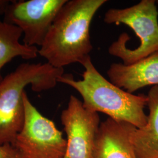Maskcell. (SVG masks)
Segmentation results:
<instances>
[{"instance_id":"6da1fadb","label":"cell","mask_w":158,"mask_h":158,"mask_svg":"<svg viewBox=\"0 0 158 158\" xmlns=\"http://www.w3.org/2000/svg\"><path fill=\"white\" fill-rule=\"evenodd\" d=\"M107 0H68L57 14L39 55L53 67L81 62L93 50L90 28L97 11Z\"/></svg>"},{"instance_id":"52a82bcc","label":"cell","mask_w":158,"mask_h":158,"mask_svg":"<svg viewBox=\"0 0 158 158\" xmlns=\"http://www.w3.org/2000/svg\"><path fill=\"white\" fill-rule=\"evenodd\" d=\"M60 119L67 135L63 158H91L101 124L98 113L86 109L83 102L72 95Z\"/></svg>"},{"instance_id":"8992f818","label":"cell","mask_w":158,"mask_h":158,"mask_svg":"<svg viewBox=\"0 0 158 158\" xmlns=\"http://www.w3.org/2000/svg\"><path fill=\"white\" fill-rule=\"evenodd\" d=\"M68 0H11L4 14V21L23 32V44L41 46L57 14Z\"/></svg>"},{"instance_id":"4fadbf2b","label":"cell","mask_w":158,"mask_h":158,"mask_svg":"<svg viewBox=\"0 0 158 158\" xmlns=\"http://www.w3.org/2000/svg\"><path fill=\"white\" fill-rule=\"evenodd\" d=\"M11 1V0H0V15H4L6 7Z\"/></svg>"},{"instance_id":"7a4b0ae2","label":"cell","mask_w":158,"mask_h":158,"mask_svg":"<svg viewBox=\"0 0 158 158\" xmlns=\"http://www.w3.org/2000/svg\"><path fill=\"white\" fill-rule=\"evenodd\" d=\"M84 68L83 79L75 80L71 74H63L58 79L73 88L81 95L86 109L107 115L116 121H124L136 128L144 127L148 115L144 108L148 96L135 95L121 89L104 77L93 64L90 56L80 63Z\"/></svg>"},{"instance_id":"9c48e42d","label":"cell","mask_w":158,"mask_h":158,"mask_svg":"<svg viewBox=\"0 0 158 158\" xmlns=\"http://www.w3.org/2000/svg\"><path fill=\"white\" fill-rule=\"evenodd\" d=\"M110 81L133 94L149 85H158V52L129 65L114 63L107 70Z\"/></svg>"},{"instance_id":"277c9868","label":"cell","mask_w":158,"mask_h":158,"mask_svg":"<svg viewBox=\"0 0 158 158\" xmlns=\"http://www.w3.org/2000/svg\"><path fill=\"white\" fill-rule=\"evenodd\" d=\"M158 11L155 0H142L135 6L123 9H110L104 21L108 24H124L132 29L140 40L135 49L127 47L130 40L125 33L108 48L109 53L120 58L125 65H129L158 52Z\"/></svg>"},{"instance_id":"3957f363","label":"cell","mask_w":158,"mask_h":158,"mask_svg":"<svg viewBox=\"0 0 158 158\" xmlns=\"http://www.w3.org/2000/svg\"><path fill=\"white\" fill-rule=\"evenodd\" d=\"M63 74V68L48 62L23 63L3 77L0 82V145H12L23 128L25 88L31 85L35 92L51 90Z\"/></svg>"},{"instance_id":"5b68a950","label":"cell","mask_w":158,"mask_h":158,"mask_svg":"<svg viewBox=\"0 0 158 158\" xmlns=\"http://www.w3.org/2000/svg\"><path fill=\"white\" fill-rule=\"evenodd\" d=\"M25 117L23 128L12 145L22 158H63L67 141L55 123L32 104L25 91Z\"/></svg>"},{"instance_id":"7c38bea8","label":"cell","mask_w":158,"mask_h":158,"mask_svg":"<svg viewBox=\"0 0 158 158\" xmlns=\"http://www.w3.org/2000/svg\"><path fill=\"white\" fill-rule=\"evenodd\" d=\"M0 158H22L17 149L10 143L0 145Z\"/></svg>"},{"instance_id":"8fae6325","label":"cell","mask_w":158,"mask_h":158,"mask_svg":"<svg viewBox=\"0 0 158 158\" xmlns=\"http://www.w3.org/2000/svg\"><path fill=\"white\" fill-rule=\"evenodd\" d=\"M22 30L17 26L0 21V82L3 77L1 70L17 57L25 60L36 58L39 55L36 46H29L19 42Z\"/></svg>"},{"instance_id":"ba28073f","label":"cell","mask_w":158,"mask_h":158,"mask_svg":"<svg viewBox=\"0 0 158 158\" xmlns=\"http://www.w3.org/2000/svg\"><path fill=\"white\" fill-rule=\"evenodd\" d=\"M136 128L108 117L100 124L91 158H138L131 142Z\"/></svg>"},{"instance_id":"30bf717a","label":"cell","mask_w":158,"mask_h":158,"mask_svg":"<svg viewBox=\"0 0 158 158\" xmlns=\"http://www.w3.org/2000/svg\"><path fill=\"white\" fill-rule=\"evenodd\" d=\"M147 96V124L134 131L131 142L137 158H158V85L152 86Z\"/></svg>"}]
</instances>
